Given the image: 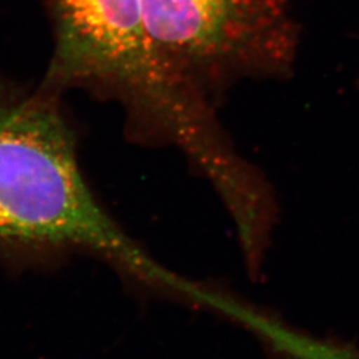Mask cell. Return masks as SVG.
<instances>
[{
  "mask_svg": "<svg viewBox=\"0 0 359 359\" xmlns=\"http://www.w3.org/2000/svg\"><path fill=\"white\" fill-rule=\"evenodd\" d=\"M75 253L184 302L200 292L156 262L100 204L81 172L59 95L0 83V259L32 266Z\"/></svg>",
  "mask_w": 359,
  "mask_h": 359,
  "instance_id": "cell-1",
  "label": "cell"
},
{
  "mask_svg": "<svg viewBox=\"0 0 359 359\" xmlns=\"http://www.w3.org/2000/svg\"><path fill=\"white\" fill-rule=\"evenodd\" d=\"M55 50L41 84L111 92L148 132L173 144L212 182L231 213L256 205L266 180L236 152L204 90L164 56L144 0H47Z\"/></svg>",
  "mask_w": 359,
  "mask_h": 359,
  "instance_id": "cell-2",
  "label": "cell"
},
{
  "mask_svg": "<svg viewBox=\"0 0 359 359\" xmlns=\"http://www.w3.org/2000/svg\"><path fill=\"white\" fill-rule=\"evenodd\" d=\"M297 0H144L164 56L206 95L244 79H285L299 48Z\"/></svg>",
  "mask_w": 359,
  "mask_h": 359,
  "instance_id": "cell-3",
  "label": "cell"
}]
</instances>
